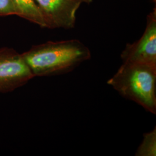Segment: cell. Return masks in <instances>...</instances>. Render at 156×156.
<instances>
[{"label": "cell", "instance_id": "obj_1", "mask_svg": "<svg viewBox=\"0 0 156 156\" xmlns=\"http://www.w3.org/2000/svg\"><path fill=\"white\" fill-rule=\"evenodd\" d=\"M22 55L34 77L53 76L71 72L91 56L89 48L75 39L34 45Z\"/></svg>", "mask_w": 156, "mask_h": 156}, {"label": "cell", "instance_id": "obj_2", "mask_svg": "<svg viewBox=\"0 0 156 156\" xmlns=\"http://www.w3.org/2000/svg\"><path fill=\"white\" fill-rule=\"evenodd\" d=\"M107 83L123 97L156 113V66L123 62Z\"/></svg>", "mask_w": 156, "mask_h": 156}, {"label": "cell", "instance_id": "obj_3", "mask_svg": "<svg viewBox=\"0 0 156 156\" xmlns=\"http://www.w3.org/2000/svg\"><path fill=\"white\" fill-rule=\"evenodd\" d=\"M34 78L22 54L13 48H0V94L24 86Z\"/></svg>", "mask_w": 156, "mask_h": 156}, {"label": "cell", "instance_id": "obj_4", "mask_svg": "<svg viewBox=\"0 0 156 156\" xmlns=\"http://www.w3.org/2000/svg\"><path fill=\"white\" fill-rule=\"evenodd\" d=\"M120 57L123 62L156 66V8L147 15L141 37L132 44H127Z\"/></svg>", "mask_w": 156, "mask_h": 156}, {"label": "cell", "instance_id": "obj_5", "mask_svg": "<svg viewBox=\"0 0 156 156\" xmlns=\"http://www.w3.org/2000/svg\"><path fill=\"white\" fill-rule=\"evenodd\" d=\"M46 28L71 29L75 27L80 0H35Z\"/></svg>", "mask_w": 156, "mask_h": 156}, {"label": "cell", "instance_id": "obj_6", "mask_svg": "<svg viewBox=\"0 0 156 156\" xmlns=\"http://www.w3.org/2000/svg\"><path fill=\"white\" fill-rule=\"evenodd\" d=\"M16 8L17 16L35 23L42 28L46 24L39 7L34 0H12Z\"/></svg>", "mask_w": 156, "mask_h": 156}, {"label": "cell", "instance_id": "obj_7", "mask_svg": "<svg viewBox=\"0 0 156 156\" xmlns=\"http://www.w3.org/2000/svg\"><path fill=\"white\" fill-rule=\"evenodd\" d=\"M136 156H156V129L144 135V140L135 153Z\"/></svg>", "mask_w": 156, "mask_h": 156}, {"label": "cell", "instance_id": "obj_8", "mask_svg": "<svg viewBox=\"0 0 156 156\" xmlns=\"http://www.w3.org/2000/svg\"><path fill=\"white\" fill-rule=\"evenodd\" d=\"M9 15H17L12 0H0V16Z\"/></svg>", "mask_w": 156, "mask_h": 156}, {"label": "cell", "instance_id": "obj_9", "mask_svg": "<svg viewBox=\"0 0 156 156\" xmlns=\"http://www.w3.org/2000/svg\"><path fill=\"white\" fill-rule=\"evenodd\" d=\"M83 3H86V4H90V3H91L93 1V0H80Z\"/></svg>", "mask_w": 156, "mask_h": 156}]
</instances>
